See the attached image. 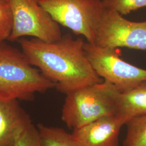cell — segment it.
I'll return each instance as SVG.
<instances>
[{
    "label": "cell",
    "instance_id": "1",
    "mask_svg": "<svg viewBox=\"0 0 146 146\" xmlns=\"http://www.w3.org/2000/svg\"><path fill=\"white\" fill-rule=\"evenodd\" d=\"M84 43L82 37L74 39L69 34L55 42L35 38H22L20 41L22 52L31 64L66 95L102 82L86 56Z\"/></svg>",
    "mask_w": 146,
    "mask_h": 146
},
{
    "label": "cell",
    "instance_id": "2",
    "mask_svg": "<svg viewBox=\"0 0 146 146\" xmlns=\"http://www.w3.org/2000/svg\"><path fill=\"white\" fill-rule=\"evenodd\" d=\"M55 87L22 52L0 44V100H29L37 93Z\"/></svg>",
    "mask_w": 146,
    "mask_h": 146
},
{
    "label": "cell",
    "instance_id": "3",
    "mask_svg": "<svg viewBox=\"0 0 146 146\" xmlns=\"http://www.w3.org/2000/svg\"><path fill=\"white\" fill-rule=\"evenodd\" d=\"M120 92L105 81L66 94L61 119L73 130L104 117L116 115Z\"/></svg>",
    "mask_w": 146,
    "mask_h": 146
},
{
    "label": "cell",
    "instance_id": "4",
    "mask_svg": "<svg viewBox=\"0 0 146 146\" xmlns=\"http://www.w3.org/2000/svg\"><path fill=\"white\" fill-rule=\"evenodd\" d=\"M40 3L58 25L94 44L105 10L102 0H40Z\"/></svg>",
    "mask_w": 146,
    "mask_h": 146
},
{
    "label": "cell",
    "instance_id": "5",
    "mask_svg": "<svg viewBox=\"0 0 146 146\" xmlns=\"http://www.w3.org/2000/svg\"><path fill=\"white\" fill-rule=\"evenodd\" d=\"M13 16L9 40L31 37L46 42L60 40L59 25L41 5L40 0H8Z\"/></svg>",
    "mask_w": 146,
    "mask_h": 146
},
{
    "label": "cell",
    "instance_id": "6",
    "mask_svg": "<svg viewBox=\"0 0 146 146\" xmlns=\"http://www.w3.org/2000/svg\"><path fill=\"white\" fill-rule=\"evenodd\" d=\"M115 49L88 42L84 44L86 56L97 74L124 93L146 80V70L123 61Z\"/></svg>",
    "mask_w": 146,
    "mask_h": 146
},
{
    "label": "cell",
    "instance_id": "7",
    "mask_svg": "<svg viewBox=\"0 0 146 146\" xmlns=\"http://www.w3.org/2000/svg\"><path fill=\"white\" fill-rule=\"evenodd\" d=\"M94 44L111 49L146 50V21H129L117 12L105 9Z\"/></svg>",
    "mask_w": 146,
    "mask_h": 146
},
{
    "label": "cell",
    "instance_id": "8",
    "mask_svg": "<svg viewBox=\"0 0 146 146\" xmlns=\"http://www.w3.org/2000/svg\"><path fill=\"white\" fill-rule=\"evenodd\" d=\"M125 122L117 115L104 117L73 130L78 146H119V134Z\"/></svg>",
    "mask_w": 146,
    "mask_h": 146
},
{
    "label": "cell",
    "instance_id": "9",
    "mask_svg": "<svg viewBox=\"0 0 146 146\" xmlns=\"http://www.w3.org/2000/svg\"><path fill=\"white\" fill-rule=\"evenodd\" d=\"M31 123L30 116L17 100H0V146H14Z\"/></svg>",
    "mask_w": 146,
    "mask_h": 146
},
{
    "label": "cell",
    "instance_id": "10",
    "mask_svg": "<svg viewBox=\"0 0 146 146\" xmlns=\"http://www.w3.org/2000/svg\"><path fill=\"white\" fill-rule=\"evenodd\" d=\"M146 114V80L135 88L120 93L116 115L125 125L131 119Z\"/></svg>",
    "mask_w": 146,
    "mask_h": 146
},
{
    "label": "cell",
    "instance_id": "11",
    "mask_svg": "<svg viewBox=\"0 0 146 146\" xmlns=\"http://www.w3.org/2000/svg\"><path fill=\"white\" fill-rule=\"evenodd\" d=\"M39 131L43 146H78L73 135L58 127L38 124Z\"/></svg>",
    "mask_w": 146,
    "mask_h": 146
},
{
    "label": "cell",
    "instance_id": "12",
    "mask_svg": "<svg viewBox=\"0 0 146 146\" xmlns=\"http://www.w3.org/2000/svg\"><path fill=\"white\" fill-rule=\"evenodd\" d=\"M124 146H146V114L128 121Z\"/></svg>",
    "mask_w": 146,
    "mask_h": 146
},
{
    "label": "cell",
    "instance_id": "13",
    "mask_svg": "<svg viewBox=\"0 0 146 146\" xmlns=\"http://www.w3.org/2000/svg\"><path fill=\"white\" fill-rule=\"evenodd\" d=\"M104 9L114 11L122 16L146 7V0H102Z\"/></svg>",
    "mask_w": 146,
    "mask_h": 146
},
{
    "label": "cell",
    "instance_id": "14",
    "mask_svg": "<svg viewBox=\"0 0 146 146\" xmlns=\"http://www.w3.org/2000/svg\"><path fill=\"white\" fill-rule=\"evenodd\" d=\"M13 27V16L9 2L0 0V44L8 40Z\"/></svg>",
    "mask_w": 146,
    "mask_h": 146
},
{
    "label": "cell",
    "instance_id": "15",
    "mask_svg": "<svg viewBox=\"0 0 146 146\" xmlns=\"http://www.w3.org/2000/svg\"><path fill=\"white\" fill-rule=\"evenodd\" d=\"M14 146H43L38 128L31 123L19 137Z\"/></svg>",
    "mask_w": 146,
    "mask_h": 146
},
{
    "label": "cell",
    "instance_id": "16",
    "mask_svg": "<svg viewBox=\"0 0 146 146\" xmlns=\"http://www.w3.org/2000/svg\"><path fill=\"white\" fill-rule=\"evenodd\" d=\"M5 1H8V0H5Z\"/></svg>",
    "mask_w": 146,
    "mask_h": 146
}]
</instances>
